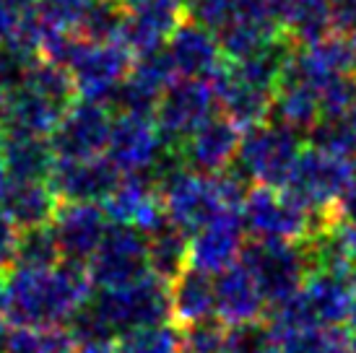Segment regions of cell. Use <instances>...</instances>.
<instances>
[{
  "instance_id": "cell-3",
  "label": "cell",
  "mask_w": 356,
  "mask_h": 353,
  "mask_svg": "<svg viewBox=\"0 0 356 353\" xmlns=\"http://www.w3.org/2000/svg\"><path fill=\"white\" fill-rule=\"evenodd\" d=\"M73 97L76 88L68 70L37 60L21 83L6 91L0 133L50 138L73 104Z\"/></svg>"
},
{
  "instance_id": "cell-40",
  "label": "cell",
  "mask_w": 356,
  "mask_h": 353,
  "mask_svg": "<svg viewBox=\"0 0 356 353\" xmlns=\"http://www.w3.org/2000/svg\"><path fill=\"white\" fill-rule=\"evenodd\" d=\"M330 221L338 226H356V182L341 195L330 213Z\"/></svg>"
},
{
  "instance_id": "cell-26",
  "label": "cell",
  "mask_w": 356,
  "mask_h": 353,
  "mask_svg": "<svg viewBox=\"0 0 356 353\" xmlns=\"http://www.w3.org/2000/svg\"><path fill=\"white\" fill-rule=\"evenodd\" d=\"M284 34L291 44L312 47L333 34L330 0H291L284 16Z\"/></svg>"
},
{
  "instance_id": "cell-35",
  "label": "cell",
  "mask_w": 356,
  "mask_h": 353,
  "mask_svg": "<svg viewBox=\"0 0 356 353\" xmlns=\"http://www.w3.org/2000/svg\"><path fill=\"white\" fill-rule=\"evenodd\" d=\"M227 330L221 322H200L182 330V353H221Z\"/></svg>"
},
{
  "instance_id": "cell-6",
  "label": "cell",
  "mask_w": 356,
  "mask_h": 353,
  "mask_svg": "<svg viewBox=\"0 0 356 353\" xmlns=\"http://www.w3.org/2000/svg\"><path fill=\"white\" fill-rule=\"evenodd\" d=\"M302 154L299 136L278 122H266L248 130L239 143L234 172L255 187H286Z\"/></svg>"
},
{
  "instance_id": "cell-36",
  "label": "cell",
  "mask_w": 356,
  "mask_h": 353,
  "mask_svg": "<svg viewBox=\"0 0 356 353\" xmlns=\"http://www.w3.org/2000/svg\"><path fill=\"white\" fill-rule=\"evenodd\" d=\"M190 0H120L125 13H140V16H161V19L182 21V13H188Z\"/></svg>"
},
{
  "instance_id": "cell-16",
  "label": "cell",
  "mask_w": 356,
  "mask_h": 353,
  "mask_svg": "<svg viewBox=\"0 0 356 353\" xmlns=\"http://www.w3.org/2000/svg\"><path fill=\"white\" fill-rule=\"evenodd\" d=\"M239 143H242V130L224 115H216L203 128L195 130L185 143H179V154L188 169L216 176L234 167Z\"/></svg>"
},
{
  "instance_id": "cell-12",
  "label": "cell",
  "mask_w": 356,
  "mask_h": 353,
  "mask_svg": "<svg viewBox=\"0 0 356 353\" xmlns=\"http://www.w3.org/2000/svg\"><path fill=\"white\" fill-rule=\"evenodd\" d=\"M172 146L167 138L161 136L156 120L140 117V115H115L112 130H109V143L104 156L115 164L122 176L130 174H151Z\"/></svg>"
},
{
  "instance_id": "cell-13",
  "label": "cell",
  "mask_w": 356,
  "mask_h": 353,
  "mask_svg": "<svg viewBox=\"0 0 356 353\" xmlns=\"http://www.w3.org/2000/svg\"><path fill=\"white\" fill-rule=\"evenodd\" d=\"M112 112L107 104L97 101H73L58 130L50 136V146L58 158L79 161V158L104 156L112 130Z\"/></svg>"
},
{
  "instance_id": "cell-1",
  "label": "cell",
  "mask_w": 356,
  "mask_h": 353,
  "mask_svg": "<svg viewBox=\"0 0 356 353\" xmlns=\"http://www.w3.org/2000/svg\"><path fill=\"white\" fill-rule=\"evenodd\" d=\"M91 294L86 265H10L0 275V314L8 327H63L89 304Z\"/></svg>"
},
{
  "instance_id": "cell-19",
  "label": "cell",
  "mask_w": 356,
  "mask_h": 353,
  "mask_svg": "<svg viewBox=\"0 0 356 353\" xmlns=\"http://www.w3.org/2000/svg\"><path fill=\"white\" fill-rule=\"evenodd\" d=\"M242 236H245V226L239 213H227L213 224H208L198 234L190 236V268L208 275L229 270L242 257V249H245Z\"/></svg>"
},
{
  "instance_id": "cell-11",
  "label": "cell",
  "mask_w": 356,
  "mask_h": 353,
  "mask_svg": "<svg viewBox=\"0 0 356 353\" xmlns=\"http://www.w3.org/2000/svg\"><path fill=\"white\" fill-rule=\"evenodd\" d=\"M218 99L211 81L177 79L161 94L159 107L154 112L161 136L172 146L185 143L208 120L216 117Z\"/></svg>"
},
{
  "instance_id": "cell-38",
  "label": "cell",
  "mask_w": 356,
  "mask_h": 353,
  "mask_svg": "<svg viewBox=\"0 0 356 353\" xmlns=\"http://www.w3.org/2000/svg\"><path fill=\"white\" fill-rule=\"evenodd\" d=\"M21 231L13 226L3 208H0V270H8L13 260H16V247H19Z\"/></svg>"
},
{
  "instance_id": "cell-24",
  "label": "cell",
  "mask_w": 356,
  "mask_h": 353,
  "mask_svg": "<svg viewBox=\"0 0 356 353\" xmlns=\"http://www.w3.org/2000/svg\"><path fill=\"white\" fill-rule=\"evenodd\" d=\"M273 117L278 125L289 128L291 133H312L323 122V104L315 88L281 81L273 99Z\"/></svg>"
},
{
  "instance_id": "cell-45",
  "label": "cell",
  "mask_w": 356,
  "mask_h": 353,
  "mask_svg": "<svg viewBox=\"0 0 356 353\" xmlns=\"http://www.w3.org/2000/svg\"><path fill=\"white\" fill-rule=\"evenodd\" d=\"M354 288H356V275H354Z\"/></svg>"
},
{
  "instance_id": "cell-18",
  "label": "cell",
  "mask_w": 356,
  "mask_h": 353,
  "mask_svg": "<svg viewBox=\"0 0 356 353\" xmlns=\"http://www.w3.org/2000/svg\"><path fill=\"white\" fill-rule=\"evenodd\" d=\"M213 91L218 99V109L227 120H232L239 130H252L257 125H266L273 115V99L276 91L263 88L252 81L242 79L232 65H224L213 81Z\"/></svg>"
},
{
  "instance_id": "cell-25",
  "label": "cell",
  "mask_w": 356,
  "mask_h": 353,
  "mask_svg": "<svg viewBox=\"0 0 356 353\" xmlns=\"http://www.w3.org/2000/svg\"><path fill=\"white\" fill-rule=\"evenodd\" d=\"M216 37L227 63H242V60H250L260 52H266L270 44H276L284 37V29L276 24H268V21L239 16L232 24H227Z\"/></svg>"
},
{
  "instance_id": "cell-22",
  "label": "cell",
  "mask_w": 356,
  "mask_h": 353,
  "mask_svg": "<svg viewBox=\"0 0 356 353\" xmlns=\"http://www.w3.org/2000/svg\"><path fill=\"white\" fill-rule=\"evenodd\" d=\"M0 154L10 182H47L58 161L50 138L0 133Z\"/></svg>"
},
{
  "instance_id": "cell-14",
  "label": "cell",
  "mask_w": 356,
  "mask_h": 353,
  "mask_svg": "<svg viewBox=\"0 0 356 353\" xmlns=\"http://www.w3.org/2000/svg\"><path fill=\"white\" fill-rule=\"evenodd\" d=\"M50 187L60 203H97L102 206L122 182L115 164L107 156L97 158H58L50 174Z\"/></svg>"
},
{
  "instance_id": "cell-15",
  "label": "cell",
  "mask_w": 356,
  "mask_h": 353,
  "mask_svg": "<svg viewBox=\"0 0 356 353\" xmlns=\"http://www.w3.org/2000/svg\"><path fill=\"white\" fill-rule=\"evenodd\" d=\"M109 218L97 203H60L55 221L50 224L65 263L86 265L99 249L109 231Z\"/></svg>"
},
{
  "instance_id": "cell-42",
  "label": "cell",
  "mask_w": 356,
  "mask_h": 353,
  "mask_svg": "<svg viewBox=\"0 0 356 353\" xmlns=\"http://www.w3.org/2000/svg\"><path fill=\"white\" fill-rule=\"evenodd\" d=\"M343 122H346V128L351 130V136H354V140H356V94H354L351 107H348V112H346V117H343Z\"/></svg>"
},
{
  "instance_id": "cell-29",
  "label": "cell",
  "mask_w": 356,
  "mask_h": 353,
  "mask_svg": "<svg viewBox=\"0 0 356 353\" xmlns=\"http://www.w3.org/2000/svg\"><path fill=\"white\" fill-rule=\"evenodd\" d=\"M273 335H276L273 353H351V333H343L338 327Z\"/></svg>"
},
{
  "instance_id": "cell-21",
  "label": "cell",
  "mask_w": 356,
  "mask_h": 353,
  "mask_svg": "<svg viewBox=\"0 0 356 353\" xmlns=\"http://www.w3.org/2000/svg\"><path fill=\"white\" fill-rule=\"evenodd\" d=\"M169 304L172 317L182 327L208 322L216 314V281L213 275L200 273L195 268H185L169 284Z\"/></svg>"
},
{
  "instance_id": "cell-2",
  "label": "cell",
  "mask_w": 356,
  "mask_h": 353,
  "mask_svg": "<svg viewBox=\"0 0 356 353\" xmlns=\"http://www.w3.org/2000/svg\"><path fill=\"white\" fill-rule=\"evenodd\" d=\"M248 185V179L234 169L208 176L182 167L161 179L159 195L169 226L185 236H193L227 213H239L242 200L250 192Z\"/></svg>"
},
{
  "instance_id": "cell-31",
  "label": "cell",
  "mask_w": 356,
  "mask_h": 353,
  "mask_svg": "<svg viewBox=\"0 0 356 353\" xmlns=\"http://www.w3.org/2000/svg\"><path fill=\"white\" fill-rule=\"evenodd\" d=\"M58 263H63V255H60L58 239H55L50 226L21 231L13 265H26V268H52V265H58Z\"/></svg>"
},
{
  "instance_id": "cell-4",
  "label": "cell",
  "mask_w": 356,
  "mask_h": 353,
  "mask_svg": "<svg viewBox=\"0 0 356 353\" xmlns=\"http://www.w3.org/2000/svg\"><path fill=\"white\" fill-rule=\"evenodd\" d=\"M354 278L330 273H312L289 302L273 306L270 330L299 333V330H330L348 322L354 309Z\"/></svg>"
},
{
  "instance_id": "cell-46",
  "label": "cell",
  "mask_w": 356,
  "mask_h": 353,
  "mask_svg": "<svg viewBox=\"0 0 356 353\" xmlns=\"http://www.w3.org/2000/svg\"><path fill=\"white\" fill-rule=\"evenodd\" d=\"M330 3H333V0H330Z\"/></svg>"
},
{
  "instance_id": "cell-30",
  "label": "cell",
  "mask_w": 356,
  "mask_h": 353,
  "mask_svg": "<svg viewBox=\"0 0 356 353\" xmlns=\"http://www.w3.org/2000/svg\"><path fill=\"white\" fill-rule=\"evenodd\" d=\"M122 24H125V8L120 6V0H91L79 24V34L94 44L120 42Z\"/></svg>"
},
{
  "instance_id": "cell-28",
  "label": "cell",
  "mask_w": 356,
  "mask_h": 353,
  "mask_svg": "<svg viewBox=\"0 0 356 353\" xmlns=\"http://www.w3.org/2000/svg\"><path fill=\"white\" fill-rule=\"evenodd\" d=\"M79 345L68 327H8L0 338V353H76Z\"/></svg>"
},
{
  "instance_id": "cell-33",
  "label": "cell",
  "mask_w": 356,
  "mask_h": 353,
  "mask_svg": "<svg viewBox=\"0 0 356 353\" xmlns=\"http://www.w3.org/2000/svg\"><path fill=\"white\" fill-rule=\"evenodd\" d=\"M276 335L268 322H248L229 327L221 353H273Z\"/></svg>"
},
{
  "instance_id": "cell-39",
  "label": "cell",
  "mask_w": 356,
  "mask_h": 353,
  "mask_svg": "<svg viewBox=\"0 0 356 353\" xmlns=\"http://www.w3.org/2000/svg\"><path fill=\"white\" fill-rule=\"evenodd\" d=\"M333 31L341 37H356V0H333Z\"/></svg>"
},
{
  "instance_id": "cell-32",
  "label": "cell",
  "mask_w": 356,
  "mask_h": 353,
  "mask_svg": "<svg viewBox=\"0 0 356 353\" xmlns=\"http://www.w3.org/2000/svg\"><path fill=\"white\" fill-rule=\"evenodd\" d=\"M120 353H182V333L172 325H156L125 335L118 343Z\"/></svg>"
},
{
  "instance_id": "cell-44",
  "label": "cell",
  "mask_w": 356,
  "mask_h": 353,
  "mask_svg": "<svg viewBox=\"0 0 356 353\" xmlns=\"http://www.w3.org/2000/svg\"><path fill=\"white\" fill-rule=\"evenodd\" d=\"M351 353H356V335H351Z\"/></svg>"
},
{
  "instance_id": "cell-43",
  "label": "cell",
  "mask_w": 356,
  "mask_h": 353,
  "mask_svg": "<svg viewBox=\"0 0 356 353\" xmlns=\"http://www.w3.org/2000/svg\"><path fill=\"white\" fill-rule=\"evenodd\" d=\"M348 327H351V335H356V302L354 309H351V317H348Z\"/></svg>"
},
{
  "instance_id": "cell-27",
  "label": "cell",
  "mask_w": 356,
  "mask_h": 353,
  "mask_svg": "<svg viewBox=\"0 0 356 353\" xmlns=\"http://www.w3.org/2000/svg\"><path fill=\"white\" fill-rule=\"evenodd\" d=\"M149 268L151 275L172 284L185 268H190V236L177 231L175 226L149 236Z\"/></svg>"
},
{
  "instance_id": "cell-17",
  "label": "cell",
  "mask_w": 356,
  "mask_h": 353,
  "mask_svg": "<svg viewBox=\"0 0 356 353\" xmlns=\"http://www.w3.org/2000/svg\"><path fill=\"white\" fill-rule=\"evenodd\" d=\"M164 49L175 65L177 79L213 81L218 70L227 65L216 34L190 19L175 29Z\"/></svg>"
},
{
  "instance_id": "cell-8",
  "label": "cell",
  "mask_w": 356,
  "mask_h": 353,
  "mask_svg": "<svg viewBox=\"0 0 356 353\" xmlns=\"http://www.w3.org/2000/svg\"><path fill=\"white\" fill-rule=\"evenodd\" d=\"M239 263L255 278L266 304H284L312 275L302 245L289 242H252L242 249Z\"/></svg>"
},
{
  "instance_id": "cell-9",
  "label": "cell",
  "mask_w": 356,
  "mask_h": 353,
  "mask_svg": "<svg viewBox=\"0 0 356 353\" xmlns=\"http://www.w3.org/2000/svg\"><path fill=\"white\" fill-rule=\"evenodd\" d=\"M86 273L97 291L122 288L146 278L149 268V236L136 231L133 226H109L99 249L86 263Z\"/></svg>"
},
{
  "instance_id": "cell-23",
  "label": "cell",
  "mask_w": 356,
  "mask_h": 353,
  "mask_svg": "<svg viewBox=\"0 0 356 353\" xmlns=\"http://www.w3.org/2000/svg\"><path fill=\"white\" fill-rule=\"evenodd\" d=\"M58 211L60 197L55 195L50 182H10L8 195L3 200V213L19 231L50 226Z\"/></svg>"
},
{
  "instance_id": "cell-41",
  "label": "cell",
  "mask_w": 356,
  "mask_h": 353,
  "mask_svg": "<svg viewBox=\"0 0 356 353\" xmlns=\"http://www.w3.org/2000/svg\"><path fill=\"white\" fill-rule=\"evenodd\" d=\"M10 190V176H8V169H6V161H3V154H0V208H3V200L8 195Z\"/></svg>"
},
{
  "instance_id": "cell-20",
  "label": "cell",
  "mask_w": 356,
  "mask_h": 353,
  "mask_svg": "<svg viewBox=\"0 0 356 353\" xmlns=\"http://www.w3.org/2000/svg\"><path fill=\"white\" fill-rule=\"evenodd\" d=\"M213 281H216V320L224 327H237L260 320L266 299L245 265H232Z\"/></svg>"
},
{
  "instance_id": "cell-10",
  "label": "cell",
  "mask_w": 356,
  "mask_h": 353,
  "mask_svg": "<svg viewBox=\"0 0 356 353\" xmlns=\"http://www.w3.org/2000/svg\"><path fill=\"white\" fill-rule=\"evenodd\" d=\"M133 52L120 42H83L76 60L70 63V81L76 88V97L83 101L109 104L115 91L133 70Z\"/></svg>"
},
{
  "instance_id": "cell-34",
  "label": "cell",
  "mask_w": 356,
  "mask_h": 353,
  "mask_svg": "<svg viewBox=\"0 0 356 353\" xmlns=\"http://www.w3.org/2000/svg\"><path fill=\"white\" fill-rule=\"evenodd\" d=\"M91 0H37V16L52 31H79Z\"/></svg>"
},
{
  "instance_id": "cell-5",
  "label": "cell",
  "mask_w": 356,
  "mask_h": 353,
  "mask_svg": "<svg viewBox=\"0 0 356 353\" xmlns=\"http://www.w3.org/2000/svg\"><path fill=\"white\" fill-rule=\"evenodd\" d=\"M239 218L252 242L302 245L330 224V213L320 216L305 208L294 195L276 187H250L242 200Z\"/></svg>"
},
{
  "instance_id": "cell-7",
  "label": "cell",
  "mask_w": 356,
  "mask_h": 353,
  "mask_svg": "<svg viewBox=\"0 0 356 353\" xmlns=\"http://www.w3.org/2000/svg\"><path fill=\"white\" fill-rule=\"evenodd\" d=\"M356 182L354 156H338L320 148H302L299 161L286 182V192L294 195L312 213L327 216L348 187Z\"/></svg>"
},
{
  "instance_id": "cell-37",
  "label": "cell",
  "mask_w": 356,
  "mask_h": 353,
  "mask_svg": "<svg viewBox=\"0 0 356 353\" xmlns=\"http://www.w3.org/2000/svg\"><path fill=\"white\" fill-rule=\"evenodd\" d=\"M34 8L37 0H0V44L16 34L21 21L34 13Z\"/></svg>"
}]
</instances>
